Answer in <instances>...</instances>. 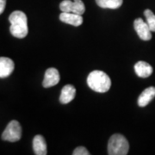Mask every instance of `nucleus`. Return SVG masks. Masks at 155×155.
I'll return each instance as SVG.
<instances>
[{
  "label": "nucleus",
  "mask_w": 155,
  "mask_h": 155,
  "mask_svg": "<svg viewBox=\"0 0 155 155\" xmlns=\"http://www.w3.org/2000/svg\"><path fill=\"white\" fill-rule=\"evenodd\" d=\"M9 21L11 22L10 31L14 37L22 39L28 35V19L24 12L13 11L9 17Z\"/></svg>",
  "instance_id": "f257e3e1"
},
{
  "label": "nucleus",
  "mask_w": 155,
  "mask_h": 155,
  "mask_svg": "<svg viewBox=\"0 0 155 155\" xmlns=\"http://www.w3.org/2000/svg\"><path fill=\"white\" fill-rule=\"evenodd\" d=\"M87 84L94 91L104 93L110 89L111 80L104 72L95 70L88 75Z\"/></svg>",
  "instance_id": "f03ea898"
},
{
  "label": "nucleus",
  "mask_w": 155,
  "mask_h": 155,
  "mask_svg": "<svg viewBox=\"0 0 155 155\" xmlns=\"http://www.w3.org/2000/svg\"><path fill=\"white\" fill-rule=\"evenodd\" d=\"M129 144L127 139L120 134H113L108 143V153L110 155H126Z\"/></svg>",
  "instance_id": "7ed1b4c3"
},
{
  "label": "nucleus",
  "mask_w": 155,
  "mask_h": 155,
  "mask_svg": "<svg viewBox=\"0 0 155 155\" xmlns=\"http://www.w3.org/2000/svg\"><path fill=\"white\" fill-rule=\"evenodd\" d=\"M22 137V127L20 123L13 120L9 122L5 131L2 134V139L10 142H17Z\"/></svg>",
  "instance_id": "20e7f679"
},
{
  "label": "nucleus",
  "mask_w": 155,
  "mask_h": 155,
  "mask_svg": "<svg viewBox=\"0 0 155 155\" xmlns=\"http://www.w3.org/2000/svg\"><path fill=\"white\" fill-rule=\"evenodd\" d=\"M60 9L62 12H72L83 15L85 11V6L82 0H63L60 4Z\"/></svg>",
  "instance_id": "39448f33"
},
{
  "label": "nucleus",
  "mask_w": 155,
  "mask_h": 155,
  "mask_svg": "<svg viewBox=\"0 0 155 155\" xmlns=\"http://www.w3.org/2000/svg\"><path fill=\"white\" fill-rule=\"evenodd\" d=\"M134 27L139 35V37L142 41H149L152 39V31L147 22L143 21L141 18H137L134 22Z\"/></svg>",
  "instance_id": "423d86ee"
},
{
  "label": "nucleus",
  "mask_w": 155,
  "mask_h": 155,
  "mask_svg": "<svg viewBox=\"0 0 155 155\" xmlns=\"http://www.w3.org/2000/svg\"><path fill=\"white\" fill-rule=\"evenodd\" d=\"M60 82V73L56 68L51 67L47 69L45 72L44 79L42 82V85L45 88H49L54 86Z\"/></svg>",
  "instance_id": "0eeeda50"
},
{
  "label": "nucleus",
  "mask_w": 155,
  "mask_h": 155,
  "mask_svg": "<svg viewBox=\"0 0 155 155\" xmlns=\"http://www.w3.org/2000/svg\"><path fill=\"white\" fill-rule=\"evenodd\" d=\"M60 20L61 22L75 26V27L80 26L84 21L82 15L75 14L72 12H62L60 15Z\"/></svg>",
  "instance_id": "6e6552de"
},
{
  "label": "nucleus",
  "mask_w": 155,
  "mask_h": 155,
  "mask_svg": "<svg viewBox=\"0 0 155 155\" xmlns=\"http://www.w3.org/2000/svg\"><path fill=\"white\" fill-rule=\"evenodd\" d=\"M15 64L7 57H0V78L9 77L14 71Z\"/></svg>",
  "instance_id": "1a4fd4ad"
},
{
  "label": "nucleus",
  "mask_w": 155,
  "mask_h": 155,
  "mask_svg": "<svg viewBox=\"0 0 155 155\" xmlns=\"http://www.w3.org/2000/svg\"><path fill=\"white\" fill-rule=\"evenodd\" d=\"M76 95V89L72 84H67L61 90L60 96V102L63 104H69L72 102Z\"/></svg>",
  "instance_id": "9d476101"
},
{
  "label": "nucleus",
  "mask_w": 155,
  "mask_h": 155,
  "mask_svg": "<svg viewBox=\"0 0 155 155\" xmlns=\"http://www.w3.org/2000/svg\"><path fill=\"white\" fill-rule=\"evenodd\" d=\"M134 72L140 78H148L153 72L152 66L145 61H138L134 65Z\"/></svg>",
  "instance_id": "9b49d317"
},
{
  "label": "nucleus",
  "mask_w": 155,
  "mask_h": 155,
  "mask_svg": "<svg viewBox=\"0 0 155 155\" xmlns=\"http://www.w3.org/2000/svg\"><path fill=\"white\" fill-rule=\"evenodd\" d=\"M34 153L36 155H46L48 153L47 143L42 135H35L33 140Z\"/></svg>",
  "instance_id": "f8f14e48"
},
{
  "label": "nucleus",
  "mask_w": 155,
  "mask_h": 155,
  "mask_svg": "<svg viewBox=\"0 0 155 155\" xmlns=\"http://www.w3.org/2000/svg\"><path fill=\"white\" fill-rule=\"evenodd\" d=\"M155 97V87L151 86L145 89L142 93L139 96L138 105L140 107L147 106Z\"/></svg>",
  "instance_id": "ddd939ff"
},
{
  "label": "nucleus",
  "mask_w": 155,
  "mask_h": 155,
  "mask_svg": "<svg viewBox=\"0 0 155 155\" xmlns=\"http://www.w3.org/2000/svg\"><path fill=\"white\" fill-rule=\"evenodd\" d=\"M123 0H96L97 5L104 9H118L122 5Z\"/></svg>",
  "instance_id": "4468645a"
},
{
  "label": "nucleus",
  "mask_w": 155,
  "mask_h": 155,
  "mask_svg": "<svg viewBox=\"0 0 155 155\" xmlns=\"http://www.w3.org/2000/svg\"><path fill=\"white\" fill-rule=\"evenodd\" d=\"M144 15L146 17V20H147L146 22L149 26L151 31L155 32V15L153 14V12L147 9L144 11Z\"/></svg>",
  "instance_id": "2eb2a0df"
},
{
  "label": "nucleus",
  "mask_w": 155,
  "mask_h": 155,
  "mask_svg": "<svg viewBox=\"0 0 155 155\" xmlns=\"http://www.w3.org/2000/svg\"><path fill=\"white\" fill-rule=\"evenodd\" d=\"M73 155H90V153L88 152V150L86 149L84 147H78L77 148H75L73 153Z\"/></svg>",
  "instance_id": "dca6fc26"
},
{
  "label": "nucleus",
  "mask_w": 155,
  "mask_h": 155,
  "mask_svg": "<svg viewBox=\"0 0 155 155\" xmlns=\"http://www.w3.org/2000/svg\"><path fill=\"white\" fill-rule=\"evenodd\" d=\"M6 0H0V15L4 12L5 9Z\"/></svg>",
  "instance_id": "f3484780"
}]
</instances>
